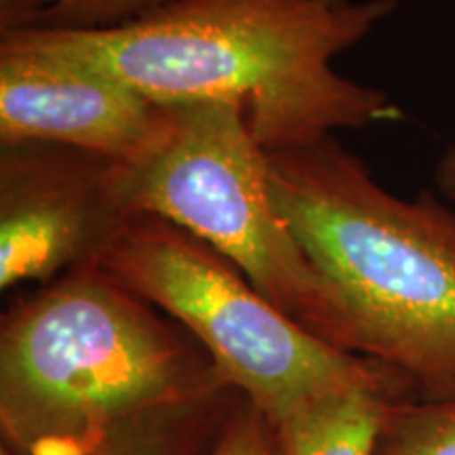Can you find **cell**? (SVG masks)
I'll list each match as a JSON object with an SVG mask.
<instances>
[{
	"label": "cell",
	"instance_id": "cell-1",
	"mask_svg": "<svg viewBox=\"0 0 455 455\" xmlns=\"http://www.w3.org/2000/svg\"><path fill=\"white\" fill-rule=\"evenodd\" d=\"M243 401L195 335L95 264L0 321L7 455H212Z\"/></svg>",
	"mask_w": 455,
	"mask_h": 455
},
{
	"label": "cell",
	"instance_id": "cell-2",
	"mask_svg": "<svg viewBox=\"0 0 455 455\" xmlns=\"http://www.w3.org/2000/svg\"><path fill=\"white\" fill-rule=\"evenodd\" d=\"M396 0H173L101 32H3L0 38L87 66L167 104L230 101L264 152L361 131L401 112L333 60L395 13Z\"/></svg>",
	"mask_w": 455,
	"mask_h": 455
},
{
	"label": "cell",
	"instance_id": "cell-3",
	"mask_svg": "<svg viewBox=\"0 0 455 455\" xmlns=\"http://www.w3.org/2000/svg\"><path fill=\"white\" fill-rule=\"evenodd\" d=\"M266 156L272 198L338 291L356 355L424 398L455 396V213L428 192L392 195L335 135Z\"/></svg>",
	"mask_w": 455,
	"mask_h": 455
},
{
	"label": "cell",
	"instance_id": "cell-4",
	"mask_svg": "<svg viewBox=\"0 0 455 455\" xmlns=\"http://www.w3.org/2000/svg\"><path fill=\"white\" fill-rule=\"evenodd\" d=\"M118 198L127 215H158L201 238L283 315L356 355L348 312L278 212L268 156L236 104H180L167 144L118 171Z\"/></svg>",
	"mask_w": 455,
	"mask_h": 455
},
{
	"label": "cell",
	"instance_id": "cell-5",
	"mask_svg": "<svg viewBox=\"0 0 455 455\" xmlns=\"http://www.w3.org/2000/svg\"><path fill=\"white\" fill-rule=\"evenodd\" d=\"M93 264L195 335L275 428L316 398L392 369L318 339L224 255L158 215H129Z\"/></svg>",
	"mask_w": 455,
	"mask_h": 455
},
{
	"label": "cell",
	"instance_id": "cell-6",
	"mask_svg": "<svg viewBox=\"0 0 455 455\" xmlns=\"http://www.w3.org/2000/svg\"><path fill=\"white\" fill-rule=\"evenodd\" d=\"M116 164L47 141L0 146V289L93 264L129 218Z\"/></svg>",
	"mask_w": 455,
	"mask_h": 455
},
{
	"label": "cell",
	"instance_id": "cell-7",
	"mask_svg": "<svg viewBox=\"0 0 455 455\" xmlns=\"http://www.w3.org/2000/svg\"><path fill=\"white\" fill-rule=\"evenodd\" d=\"M178 116L180 104L0 38V146L47 141L138 167L167 144Z\"/></svg>",
	"mask_w": 455,
	"mask_h": 455
},
{
	"label": "cell",
	"instance_id": "cell-8",
	"mask_svg": "<svg viewBox=\"0 0 455 455\" xmlns=\"http://www.w3.org/2000/svg\"><path fill=\"white\" fill-rule=\"evenodd\" d=\"M422 396L413 379L390 369L373 382L308 403L275 428L278 455H373L386 411Z\"/></svg>",
	"mask_w": 455,
	"mask_h": 455
},
{
	"label": "cell",
	"instance_id": "cell-9",
	"mask_svg": "<svg viewBox=\"0 0 455 455\" xmlns=\"http://www.w3.org/2000/svg\"><path fill=\"white\" fill-rule=\"evenodd\" d=\"M173 0H0L3 32L116 30Z\"/></svg>",
	"mask_w": 455,
	"mask_h": 455
},
{
	"label": "cell",
	"instance_id": "cell-10",
	"mask_svg": "<svg viewBox=\"0 0 455 455\" xmlns=\"http://www.w3.org/2000/svg\"><path fill=\"white\" fill-rule=\"evenodd\" d=\"M373 455H455V396L390 405Z\"/></svg>",
	"mask_w": 455,
	"mask_h": 455
},
{
	"label": "cell",
	"instance_id": "cell-11",
	"mask_svg": "<svg viewBox=\"0 0 455 455\" xmlns=\"http://www.w3.org/2000/svg\"><path fill=\"white\" fill-rule=\"evenodd\" d=\"M212 455H278L275 426L243 401L221 430Z\"/></svg>",
	"mask_w": 455,
	"mask_h": 455
},
{
	"label": "cell",
	"instance_id": "cell-12",
	"mask_svg": "<svg viewBox=\"0 0 455 455\" xmlns=\"http://www.w3.org/2000/svg\"><path fill=\"white\" fill-rule=\"evenodd\" d=\"M435 184L443 196L455 203V144L443 152L435 169Z\"/></svg>",
	"mask_w": 455,
	"mask_h": 455
},
{
	"label": "cell",
	"instance_id": "cell-13",
	"mask_svg": "<svg viewBox=\"0 0 455 455\" xmlns=\"http://www.w3.org/2000/svg\"><path fill=\"white\" fill-rule=\"evenodd\" d=\"M329 4H335V7H339V4H348L352 0H327Z\"/></svg>",
	"mask_w": 455,
	"mask_h": 455
},
{
	"label": "cell",
	"instance_id": "cell-14",
	"mask_svg": "<svg viewBox=\"0 0 455 455\" xmlns=\"http://www.w3.org/2000/svg\"><path fill=\"white\" fill-rule=\"evenodd\" d=\"M3 455H7V453H3Z\"/></svg>",
	"mask_w": 455,
	"mask_h": 455
}]
</instances>
